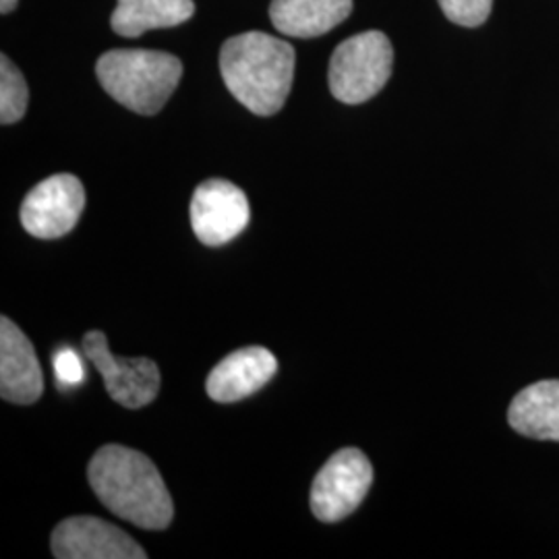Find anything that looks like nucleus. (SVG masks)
Masks as SVG:
<instances>
[{"instance_id": "obj_1", "label": "nucleus", "mask_w": 559, "mask_h": 559, "mask_svg": "<svg viewBox=\"0 0 559 559\" xmlns=\"http://www.w3.org/2000/svg\"><path fill=\"white\" fill-rule=\"evenodd\" d=\"M87 479L98 500L119 519L143 531H164L175 506L156 464L138 450L104 445L87 466Z\"/></svg>"}, {"instance_id": "obj_2", "label": "nucleus", "mask_w": 559, "mask_h": 559, "mask_svg": "<svg viewBox=\"0 0 559 559\" xmlns=\"http://www.w3.org/2000/svg\"><path fill=\"white\" fill-rule=\"evenodd\" d=\"M222 80L228 92L258 117L282 110L295 78V48L265 32H245L224 41Z\"/></svg>"}, {"instance_id": "obj_3", "label": "nucleus", "mask_w": 559, "mask_h": 559, "mask_svg": "<svg viewBox=\"0 0 559 559\" xmlns=\"http://www.w3.org/2000/svg\"><path fill=\"white\" fill-rule=\"evenodd\" d=\"M96 75L104 92L138 115H156L175 94L182 62L162 50L119 48L102 55Z\"/></svg>"}, {"instance_id": "obj_4", "label": "nucleus", "mask_w": 559, "mask_h": 559, "mask_svg": "<svg viewBox=\"0 0 559 559\" xmlns=\"http://www.w3.org/2000/svg\"><path fill=\"white\" fill-rule=\"evenodd\" d=\"M394 48L378 29L342 41L330 60V92L344 104H362L378 96L392 75Z\"/></svg>"}, {"instance_id": "obj_5", "label": "nucleus", "mask_w": 559, "mask_h": 559, "mask_svg": "<svg viewBox=\"0 0 559 559\" xmlns=\"http://www.w3.org/2000/svg\"><path fill=\"white\" fill-rule=\"evenodd\" d=\"M373 485V466L357 448H344L323 464L311 487V510L321 522L350 516Z\"/></svg>"}, {"instance_id": "obj_6", "label": "nucleus", "mask_w": 559, "mask_h": 559, "mask_svg": "<svg viewBox=\"0 0 559 559\" xmlns=\"http://www.w3.org/2000/svg\"><path fill=\"white\" fill-rule=\"evenodd\" d=\"M83 353L104 378L108 396L124 408H141L154 402L160 392V369L152 359L115 357L100 330L83 336Z\"/></svg>"}, {"instance_id": "obj_7", "label": "nucleus", "mask_w": 559, "mask_h": 559, "mask_svg": "<svg viewBox=\"0 0 559 559\" xmlns=\"http://www.w3.org/2000/svg\"><path fill=\"white\" fill-rule=\"evenodd\" d=\"M85 207V189L73 175H55L38 182L21 203V226L36 239L69 235Z\"/></svg>"}, {"instance_id": "obj_8", "label": "nucleus", "mask_w": 559, "mask_h": 559, "mask_svg": "<svg viewBox=\"0 0 559 559\" xmlns=\"http://www.w3.org/2000/svg\"><path fill=\"white\" fill-rule=\"evenodd\" d=\"M189 212L195 237L207 247H221L237 239L251 218L247 195L235 182L224 179L201 182Z\"/></svg>"}, {"instance_id": "obj_9", "label": "nucleus", "mask_w": 559, "mask_h": 559, "mask_svg": "<svg viewBox=\"0 0 559 559\" xmlns=\"http://www.w3.org/2000/svg\"><path fill=\"white\" fill-rule=\"evenodd\" d=\"M52 554L59 559H145L140 543L119 526L96 516L62 520L52 533Z\"/></svg>"}, {"instance_id": "obj_10", "label": "nucleus", "mask_w": 559, "mask_h": 559, "mask_svg": "<svg viewBox=\"0 0 559 559\" xmlns=\"http://www.w3.org/2000/svg\"><path fill=\"white\" fill-rule=\"evenodd\" d=\"M44 394L40 360L29 338L9 320H0V396L13 404H34Z\"/></svg>"}, {"instance_id": "obj_11", "label": "nucleus", "mask_w": 559, "mask_h": 559, "mask_svg": "<svg viewBox=\"0 0 559 559\" xmlns=\"http://www.w3.org/2000/svg\"><path fill=\"white\" fill-rule=\"evenodd\" d=\"M278 371L274 353L263 346H247L221 360L205 381L207 396L216 402L249 399L272 380Z\"/></svg>"}, {"instance_id": "obj_12", "label": "nucleus", "mask_w": 559, "mask_h": 559, "mask_svg": "<svg viewBox=\"0 0 559 559\" xmlns=\"http://www.w3.org/2000/svg\"><path fill=\"white\" fill-rule=\"evenodd\" d=\"M353 11V0H272L270 20L290 38H318Z\"/></svg>"}, {"instance_id": "obj_13", "label": "nucleus", "mask_w": 559, "mask_h": 559, "mask_svg": "<svg viewBox=\"0 0 559 559\" xmlns=\"http://www.w3.org/2000/svg\"><path fill=\"white\" fill-rule=\"evenodd\" d=\"M508 420L520 436L559 441V380L537 381L512 400Z\"/></svg>"}, {"instance_id": "obj_14", "label": "nucleus", "mask_w": 559, "mask_h": 559, "mask_svg": "<svg viewBox=\"0 0 559 559\" xmlns=\"http://www.w3.org/2000/svg\"><path fill=\"white\" fill-rule=\"evenodd\" d=\"M193 13V0H119L110 27L122 38H140L150 29L180 25Z\"/></svg>"}, {"instance_id": "obj_15", "label": "nucleus", "mask_w": 559, "mask_h": 559, "mask_svg": "<svg viewBox=\"0 0 559 559\" xmlns=\"http://www.w3.org/2000/svg\"><path fill=\"white\" fill-rule=\"evenodd\" d=\"M27 83L15 62L7 55L0 57V122L13 124L23 119L27 110Z\"/></svg>"}, {"instance_id": "obj_16", "label": "nucleus", "mask_w": 559, "mask_h": 559, "mask_svg": "<svg viewBox=\"0 0 559 559\" xmlns=\"http://www.w3.org/2000/svg\"><path fill=\"white\" fill-rule=\"evenodd\" d=\"M448 20L462 27H479L491 15L493 0H440Z\"/></svg>"}, {"instance_id": "obj_17", "label": "nucleus", "mask_w": 559, "mask_h": 559, "mask_svg": "<svg viewBox=\"0 0 559 559\" xmlns=\"http://www.w3.org/2000/svg\"><path fill=\"white\" fill-rule=\"evenodd\" d=\"M52 362H55V376H57V381L62 388H75L85 378L83 362L78 357V353L71 350V348L59 350Z\"/></svg>"}, {"instance_id": "obj_18", "label": "nucleus", "mask_w": 559, "mask_h": 559, "mask_svg": "<svg viewBox=\"0 0 559 559\" xmlns=\"http://www.w3.org/2000/svg\"><path fill=\"white\" fill-rule=\"evenodd\" d=\"M17 2H20V0H0V13H2V15L11 13V11L17 7Z\"/></svg>"}]
</instances>
